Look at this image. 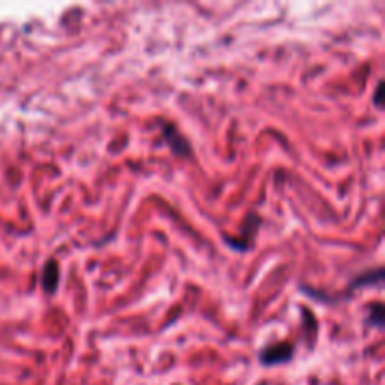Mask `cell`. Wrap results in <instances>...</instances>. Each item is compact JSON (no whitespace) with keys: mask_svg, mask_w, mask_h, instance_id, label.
Returning a JSON list of instances; mask_svg holds the SVG:
<instances>
[{"mask_svg":"<svg viewBox=\"0 0 385 385\" xmlns=\"http://www.w3.org/2000/svg\"><path fill=\"white\" fill-rule=\"evenodd\" d=\"M294 355V350L289 348L287 344L282 346H275V348H269V350H265L259 353V359L263 365H275V363H284L289 361Z\"/></svg>","mask_w":385,"mask_h":385,"instance_id":"obj_1","label":"cell"},{"mask_svg":"<svg viewBox=\"0 0 385 385\" xmlns=\"http://www.w3.org/2000/svg\"><path fill=\"white\" fill-rule=\"evenodd\" d=\"M57 280H58V270H57V263L55 261H49L46 265V270H44V289H46L47 294H53L55 289H57Z\"/></svg>","mask_w":385,"mask_h":385,"instance_id":"obj_2","label":"cell"}]
</instances>
